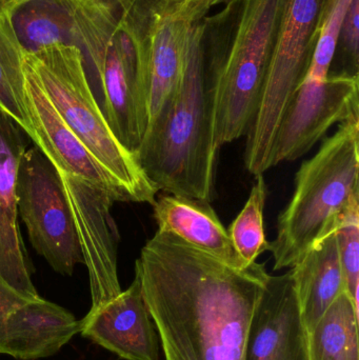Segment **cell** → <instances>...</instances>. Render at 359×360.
<instances>
[{
	"instance_id": "8fae6325",
	"label": "cell",
	"mask_w": 359,
	"mask_h": 360,
	"mask_svg": "<svg viewBox=\"0 0 359 360\" xmlns=\"http://www.w3.org/2000/svg\"><path fill=\"white\" fill-rule=\"evenodd\" d=\"M25 103L31 124L30 139L59 172L77 177L109 192L115 201L131 202L124 188L89 151L59 115L31 65L23 58Z\"/></svg>"
},
{
	"instance_id": "4fadbf2b",
	"label": "cell",
	"mask_w": 359,
	"mask_h": 360,
	"mask_svg": "<svg viewBox=\"0 0 359 360\" xmlns=\"http://www.w3.org/2000/svg\"><path fill=\"white\" fill-rule=\"evenodd\" d=\"M82 338L126 360H159V342L145 306L141 281L93 314L80 321Z\"/></svg>"
},
{
	"instance_id": "277c9868",
	"label": "cell",
	"mask_w": 359,
	"mask_h": 360,
	"mask_svg": "<svg viewBox=\"0 0 359 360\" xmlns=\"http://www.w3.org/2000/svg\"><path fill=\"white\" fill-rule=\"evenodd\" d=\"M359 197V116L339 124L318 153L303 162L290 202L270 241L274 270L293 268L320 239L334 232L339 216Z\"/></svg>"
},
{
	"instance_id": "d6986e66",
	"label": "cell",
	"mask_w": 359,
	"mask_h": 360,
	"mask_svg": "<svg viewBox=\"0 0 359 360\" xmlns=\"http://www.w3.org/2000/svg\"><path fill=\"white\" fill-rule=\"evenodd\" d=\"M266 200L267 184L263 175H259L244 209L228 230L236 251L248 264L256 262L259 255L269 251L270 241L266 239L263 229Z\"/></svg>"
},
{
	"instance_id": "3957f363",
	"label": "cell",
	"mask_w": 359,
	"mask_h": 360,
	"mask_svg": "<svg viewBox=\"0 0 359 360\" xmlns=\"http://www.w3.org/2000/svg\"><path fill=\"white\" fill-rule=\"evenodd\" d=\"M284 0H230L208 15L204 65L217 150L246 136L259 109Z\"/></svg>"
},
{
	"instance_id": "52a82bcc",
	"label": "cell",
	"mask_w": 359,
	"mask_h": 360,
	"mask_svg": "<svg viewBox=\"0 0 359 360\" xmlns=\"http://www.w3.org/2000/svg\"><path fill=\"white\" fill-rule=\"evenodd\" d=\"M324 2L284 0L282 4L259 109L246 135L244 166L254 176L272 168V150L282 114L313 58Z\"/></svg>"
},
{
	"instance_id": "9c48e42d",
	"label": "cell",
	"mask_w": 359,
	"mask_h": 360,
	"mask_svg": "<svg viewBox=\"0 0 359 360\" xmlns=\"http://www.w3.org/2000/svg\"><path fill=\"white\" fill-rule=\"evenodd\" d=\"M359 116V76L305 79L285 110L274 139L271 166L307 154L335 124Z\"/></svg>"
},
{
	"instance_id": "30bf717a",
	"label": "cell",
	"mask_w": 359,
	"mask_h": 360,
	"mask_svg": "<svg viewBox=\"0 0 359 360\" xmlns=\"http://www.w3.org/2000/svg\"><path fill=\"white\" fill-rule=\"evenodd\" d=\"M59 173L88 269L92 300L88 314H93L122 293L117 272L119 232L111 213L115 199L98 186Z\"/></svg>"
},
{
	"instance_id": "7c38bea8",
	"label": "cell",
	"mask_w": 359,
	"mask_h": 360,
	"mask_svg": "<svg viewBox=\"0 0 359 360\" xmlns=\"http://www.w3.org/2000/svg\"><path fill=\"white\" fill-rule=\"evenodd\" d=\"M244 360H310L309 331L291 271L270 275L251 319Z\"/></svg>"
},
{
	"instance_id": "cb8c5ba5",
	"label": "cell",
	"mask_w": 359,
	"mask_h": 360,
	"mask_svg": "<svg viewBox=\"0 0 359 360\" xmlns=\"http://www.w3.org/2000/svg\"><path fill=\"white\" fill-rule=\"evenodd\" d=\"M15 30L19 39L25 40L23 48L36 52L53 44L67 42L65 36L72 33V21L44 8H31L19 15Z\"/></svg>"
},
{
	"instance_id": "ffe728a7",
	"label": "cell",
	"mask_w": 359,
	"mask_h": 360,
	"mask_svg": "<svg viewBox=\"0 0 359 360\" xmlns=\"http://www.w3.org/2000/svg\"><path fill=\"white\" fill-rule=\"evenodd\" d=\"M0 276L30 300L39 298L31 278L27 254L19 231L17 216L0 203Z\"/></svg>"
},
{
	"instance_id": "7402d4cb",
	"label": "cell",
	"mask_w": 359,
	"mask_h": 360,
	"mask_svg": "<svg viewBox=\"0 0 359 360\" xmlns=\"http://www.w3.org/2000/svg\"><path fill=\"white\" fill-rule=\"evenodd\" d=\"M334 232L346 293L359 309V197L339 216Z\"/></svg>"
},
{
	"instance_id": "ba28073f",
	"label": "cell",
	"mask_w": 359,
	"mask_h": 360,
	"mask_svg": "<svg viewBox=\"0 0 359 360\" xmlns=\"http://www.w3.org/2000/svg\"><path fill=\"white\" fill-rule=\"evenodd\" d=\"M16 205L34 249L55 272L71 276L84 264L71 207L58 169L37 146L21 158Z\"/></svg>"
},
{
	"instance_id": "d4e9b609",
	"label": "cell",
	"mask_w": 359,
	"mask_h": 360,
	"mask_svg": "<svg viewBox=\"0 0 359 360\" xmlns=\"http://www.w3.org/2000/svg\"><path fill=\"white\" fill-rule=\"evenodd\" d=\"M335 58L337 72L329 75L359 76V0L351 2L346 14L337 38L333 56V59Z\"/></svg>"
},
{
	"instance_id": "6da1fadb",
	"label": "cell",
	"mask_w": 359,
	"mask_h": 360,
	"mask_svg": "<svg viewBox=\"0 0 359 360\" xmlns=\"http://www.w3.org/2000/svg\"><path fill=\"white\" fill-rule=\"evenodd\" d=\"M166 360H244L247 334L270 274L229 266L157 231L135 264Z\"/></svg>"
},
{
	"instance_id": "7a4b0ae2",
	"label": "cell",
	"mask_w": 359,
	"mask_h": 360,
	"mask_svg": "<svg viewBox=\"0 0 359 360\" xmlns=\"http://www.w3.org/2000/svg\"><path fill=\"white\" fill-rule=\"evenodd\" d=\"M206 18L192 29L176 93L135 158L158 191L210 202L218 150L212 84L204 65Z\"/></svg>"
},
{
	"instance_id": "8992f818",
	"label": "cell",
	"mask_w": 359,
	"mask_h": 360,
	"mask_svg": "<svg viewBox=\"0 0 359 360\" xmlns=\"http://www.w3.org/2000/svg\"><path fill=\"white\" fill-rule=\"evenodd\" d=\"M229 1L135 0L139 53L135 98L143 137L159 124L176 93L194 25Z\"/></svg>"
},
{
	"instance_id": "44dd1931",
	"label": "cell",
	"mask_w": 359,
	"mask_h": 360,
	"mask_svg": "<svg viewBox=\"0 0 359 360\" xmlns=\"http://www.w3.org/2000/svg\"><path fill=\"white\" fill-rule=\"evenodd\" d=\"M27 133L0 108V203L14 216L16 205V180L21 158L27 150Z\"/></svg>"
},
{
	"instance_id": "4316f807",
	"label": "cell",
	"mask_w": 359,
	"mask_h": 360,
	"mask_svg": "<svg viewBox=\"0 0 359 360\" xmlns=\"http://www.w3.org/2000/svg\"><path fill=\"white\" fill-rule=\"evenodd\" d=\"M31 0H0V14L14 16L19 8Z\"/></svg>"
},
{
	"instance_id": "5bb4252c",
	"label": "cell",
	"mask_w": 359,
	"mask_h": 360,
	"mask_svg": "<svg viewBox=\"0 0 359 360\" xmlns=\"http://www.w3.org/2000/svg\"><path fill=\"white\" fill-rule=\"evenodd\" d=\"M80 330V321L63 307L42 297L30 300L8 319L4 355L19 360L53 356Z\"/></svg>"
},
{
	"instance_id": "603a6c76",
	"label": "cell",
	"mask_w": 359,
	"mask_h": 360,
	"mask_svg": "<svg viewBox=\"0 0 359 360\" xmlns=\"http://www.w3.org/2000/svg\"><path fill=\"white\" fill-rule=\"evenodd\" d=\"M353 0H325L320 16V36L305 79H327L334 56L337 38Z\"/></svg>"
},
{
	"instance_id": "9a60e30c",
	"label": "cell",
	"mask_w": 359,
	"mask_h": 360,
	"mask_svg": "<svg viewBox=\"0 0 359 360\" xmlns=\"http://www.w3.org/2000/svg\"><path fill=\"white\" fill-rule=\"evenodd\" d=\"M153 207L158 231L172 233L234 268L250 264L236 251L229 232L209 201L166 193L156 197Z\"/></svg>"
},
{
	"instance_id": "e0dca14e",
	"label": "cell",
	"mask_w": 359,
	"mask_h": 360,
	"mask_svg": "<svg viewBox=\"0 0 359 360\" xmlns=\"http://www.w3.org/2000/svg\"><path fill=\"white\" fill-rule=\"evenodd\" d=\"M358 317L347 293L339 295L309 333L310 360H359Z\"/></svg>"
},
{
	"instance_id": "2e32d148",
	"label": "cell",
	"mask_w": 359,
	"mask_h": 360,
	"mask_svg": "<svg viewBox=\"0 0 359 360\" xmlns=\"http://www.w3.org/2000/svg\"><path fill=\"white\" fill-rule=\"evenodd\" d=\"M290 271L310 333L331 304L346 292L335 232L320 239Z\"/></svg>"
},
{
	"instance_id": "ac0fdd59",
	"label": "cell",
	"mask_w": 359,
	"mask_h": 360,
	"mask_svg": "<svg viewBox=\"0 0 359 360\" xmlns=\"http://www.w3.org/2000/svg\"><path fill=\"white\" fill-rule=\"evenodd\" d=\"M13 17L0 14V108L31 136L32 129L25 103L22 53Z\"/></svg>"
},
{
	"instance_id": "5b68a950",
	"label": "cell",
	"mask_w": 359,
	"mask_h": 360,
	"mask_svg": "<svg viewBox=\"0 0 359 360\" xmlns=\"http://www.w3.org/2000/svg\"><path fill=\"white\" fill-rule=\"evenodd\" d=\"M48 98L69 128L130 197L153 205L159 191L150 181L132 152L112 132L93 95L81 49L60 42L36 52L23 50Z\"/></svg>"
},
{
	"instance_id": "484cf974",
	"label": "cell",
	"mask_w": 359,
	"mask_h": 360,
	"mask_svg": "<svg viewBox=\"0 0 359 360\" xmlns=\"http://www.w3.org/2000/svg\"><path fill=\"white\" fill-rule=\"evenodd\" d=\"M30 300H35L25 297L0 276V355H4L6 325L8 319L15 311L18 310Z\"/></svg>"
}]
</instances>
